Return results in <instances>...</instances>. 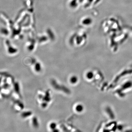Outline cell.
I'll return each mask as SVG.
<instances>
[{"label": "cell", "instance_id": "obj_1", "mask_svg": "<svg viewBox=\"0 0 132 132\" xmlns=\"http://www.w3.org/2000/svg\"><path fill=\"white\" fill-rule=\"evenodd\" d=\"M78 79L77 76L75 75H73L70 77L69 79V82L71 84L73 85H75L78 82Z\"/></svg>", "mask_w": 132, "mask_h": 132}, {"label": "cell", "instance_id": "obj_2", "mask_svg": "<svg viewBox=\"0 0 132 132\" xmlns=\"http://www.w3.org/2000/svg\"><path fill=\"white\" fill-rule=\"evenodd\" d=\"M83 109L84 108H83V106L80 104L76 105L75 107V109L76 112L78 113H79L82 112Z\"/></svg>", "mask_w": 132, "mask_h": 132}, {"label": "cell", "instance_id": "obj_3", "mask_svg": "<svg viewBox=\"0 0 132 132\" xmlns=\"http://www.w3.org/2000/svg\"><path fill=\"white\" fill-rule=\"evenodd\" d=\"M48 127L50 130H54L55 128H57V124L55 122H53L50 123L48 126Z\"/></svg>", "mask_w": 132, "mask_h": 132}, {"label": "cell", "instance_id": "obj_4", "mask_svg": "<svg viewBox=\"0 0 132 132\" xmlns=\"http://www.w3.org/2000/svg\"><path fill=\"white\" fill-rule=\"evenodd\" d=\"M87 77L88 79H90V78H92V73L91 72L88 73L87 74Z\"/></svg>", "mask_w": 132, "mask_h": 132}, {"label": "cell", "instance_id": "obj_5", "mask_svg": "<svg viewBox=\"0 0 132 132\" xmlns=\"http://www.w3.org/2000/svg\"><path fill=\"white\" fill-rule=\"evenodd\" d=\"M51 131H52V132H60L59 129L57 128H55L54 130H52Z\"/></svg>", "mask_w": 132, "mask_h": 132}]
</instances>
